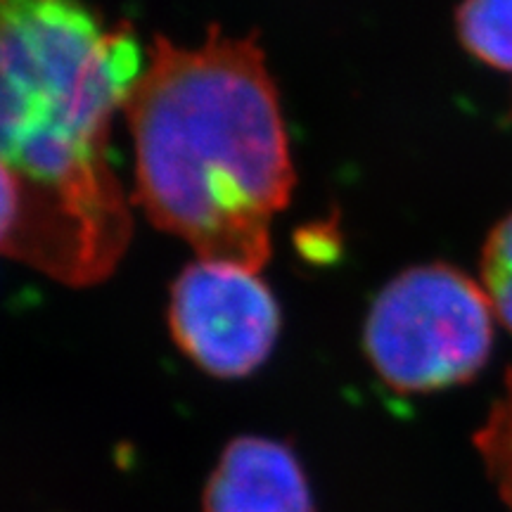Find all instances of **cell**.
<instances>
[{"instance_id":"7a4b0ae2","label":"cell","mask_w":512,"mask_h":512,"mask_svg":"<svg viewBox=\"0 0 512 512\" xmlns=\"http://www.w3.org/2000/svg\"><path fill=\"white\" fill-rule=\"evenodd\" d=\"M3 185L38 200L131 219L107 162L114 110L143 74L131 24L105 27L83 0H3Z\"/></svg>"},{"instance_id":"6da1fadb","label":"cell","mask_w":512,"mask_h":512,"mask_svg":"<svg viewBox=\"0 0 512 512\" xmlns=\"http://www.w3.org/2000/svg\"><path fill=\"white\" fill-rule=\"evenodd\" d=\"M124 114L147 219L200 259L259 273L297 178L259 41L219 27L192 48L157 36Z\"/></svg>"},{"instance_id":"277c9868","label":"cell","mask_w":512,"mask_h":512,"mask_svg":"<svg viewBox=\"0 0 512 512\" xmlns=\"http://www.w3.org/2000/svg\"><path fill=\"white\" fill-rule=\"evenodd\" d=\"M280 306L249 268L200 259L171 285L169 330L176 347L219 380L264 366L280 335Z\"/></svg>"},{"instance_id":"3957f363","label":"cell","mask_w":512,"mask_h":512,"mask_svg":"<svg viewBox=\"0 0 512 512\" xmlns=\"http://www.w3.org/2000/svg\"><path fill=\"white\" fill-rule=\"evenodd\" d=\"M494 347V309L484 287L448 264L413 266L377 294L363 349L377 375L403 394L465 384Z\"/></svg>"},{"instance_id":"ba28073f","label":"cell","mask_w":512,"mask_h":512,"mask_svg":"<svg viewBox=\"0 0 512 512\" xmlns=\"http://www.w3.org/2000/svg\"><path fill=\"white\" fill-rule=\"evenodd\" d=\"M482 287L498 320L512 330V214L498 221L484 242Z\"/></svg>"},{"instance_id":"8992f818","label":"cell","mask_w":512,"mask_h":512,"mask_svg":"<svg viewBox=\"0 0 512 512\" xmlns=\"http://www.w3.org/2000/svg\"><path fill=\"white\" fill-rule=\"evenodd\" d=\"M456 27L467 53L512 74V0H463Z\"/></svg>"},{"instance_id":"5b68a950","label":"cell","mask_w":512,"mask_h":512,"mask_svg":"<svg viewBox=\"0 0 512 512\" xmlns=\"http://www.w3.org/2000/svg\"><path fill=\"white\" fill-rule=\"evenodd\" d=\"M204 512H316L297 453L264 437L223 448L204 489Z\"/></svg>"},{"instance_id":"52a82bcc","label":"cell","mask_w":512,"mask_h":512,"mask_svg":"<svg viewBox=\"0 0 512 512\" xmlns=\"http://www.w3.org/2000/svg\"><path fill=\"white\" fill-rule=\"evenodd\" d=\"M486 472L498 486V494L512 510V368L505 377V394L494 403L486 425L475 434Z\"/></svg>"}]
</instances>
